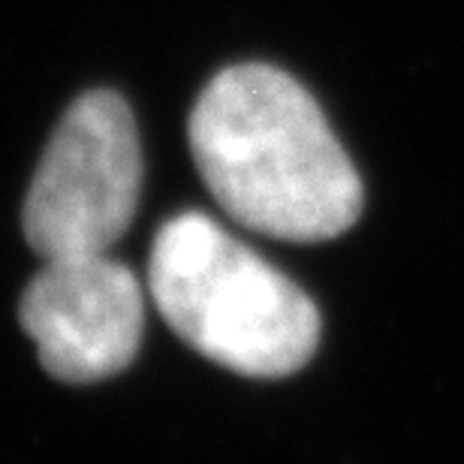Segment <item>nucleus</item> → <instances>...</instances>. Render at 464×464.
<instances>
[{"instance_id": "obj_1", "label": "nucleus", "mask_w": 464, "mask_h": 464, "mask_svg": "<svg viewBox=\"0 0 464 464\" xmlns=\"http://www.w3.org/2000/svg\"><path fill=\"white\" fill-rule=\"evenodd\" d=\"M190 151L220 208L286 241H326L362 215V181L308 91L268 63H238L202 88Z\"/></svg>"}, {"instance_id": "obj_2", "label": "nucleus", "mask_w": 464, "mask_h": 464, "mask_svg": "<svg viewBox=\"0 0 464 464\" xmlns=\"http://www.w3.org/2000/svg\"><path fill=\"white\" fill-rule=\"evenodd\" d=\"M148 286L181 341L236 374L286 377L317 350L314 302L202 211H184L160 227Z\"/></svg>"}, {"instance_id": "obj_3", "label": "nucleus", "mask_w": 464, "mask_h": 464, "mask_svg": "<svg viewBox=\"0 0 464 464\" xmlns=\"http://www.w3.org/2000/svg\"><path fill=\"white\" fill-rule=\"evenodd\" d=\"M142 151L127 100L88 91L67 109L24 199V236L43 259L109 254L133 224Z\"/></svg>"}, {"instance_id": "obj_4", "label": "nucleus", "mask_w": 464, "mask_h": 464, "mask_svg": "<svg viewBox=\"0 0 464 464\" xmlns=\"http://www.w3.org/2000/svg\"><path fill=\"white\" fill-rule=\"evenodd\" d=\"M40 365L63 383H97L136 359L145 329L142 286L106 256L45 259L18 304Z\"/></svg>"}]
</instances>
